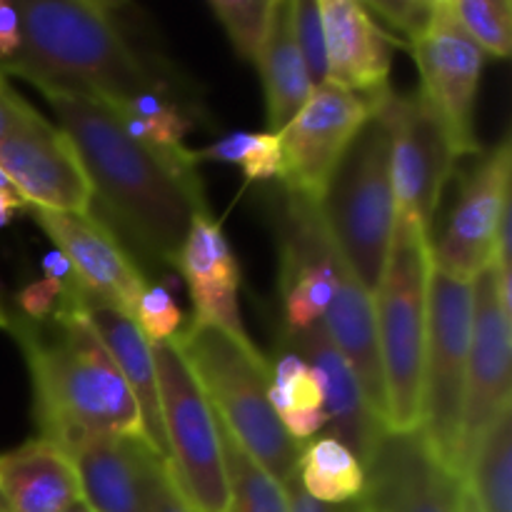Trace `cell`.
<instances>
[{"label":"cell","instance_id":"cell-1","mask_svg":"<svg viewBox=\"0 0 512 512\" xmlns=\"http://www.w3.org/2000/svg\"><path fill=\"white\" fill-rule=\"evenodd\" d=\"M73 143L105 223L148 263L173 265L195 215L208 213L198 168L130 138L108 103L40 88Z\"/></svg>","mask_w":512,"mask_h":512},{"label":"cell","instance_id":"cell-2","mask_svg":"<svg viewBox=\"0 0 512 512\" xmlns=\"http://www.w3.org/2000/svg\"><path fill=\"white\" fill-rule=\"evenodd\" d=\"M85 305L88 298L75 285L45 323L8 313V333L18 340L30 370L38 438L50 440L68 455L98 438L148 443L138 403L95 335Z\"/></svg>","mask_w":512,"mask_h":512},{"label":"cell","instance_id":"cell-3","mask_svg":"<svg viewBox=\"0 0 512 512\" xmlns=\"http://www.w3.org/2000/svg\"><path fill=\"white\" fill-rule=\"evenodd\" d=\"M23 43L0 63L35 88H58L115 105L155 90L178 93L165 65L140 53L115 20V5L100 0H23Z\"/></svg>","mask_w":512,"mask_h":512},{"label":"cell","instance_id":"cell-4","mask_svg":"<svg viewBox=\"0 0 512 512\" xmlns=\"http://www.w3.org/2000/svg\"><path fill=\"white\" fill-rule=\"evenodd\" d=\"M430 273L433 230L413 215L398 213L383 275L370 295L388 400V430L395 433L420 428Z\"/></svg>","mask_w":512,"mask_h":512},{"label":"cell","instance_id":"cell-5","mask_svg":"<svg viewBox=\"0 0 512 512\" xmlns=\"http://www.w3.org/2000/svg\"><path fill=\"white\" fill-rule=\"evenodd\" d=\"M223 428L280 485L298 473L300 445L290 440L270 405V363L220 330L185 323L173 340Z\"/></svg>","mask_w":512,"mask_h":512},{"label":"cell","instance_id":"cell-6","mask_svg":"<svg viewBox=\"0 0 512 512\" xmlns=\"http://www.w3.org/2000/svg\"><path fill=\"white\" fill-rule=\"evenodd\" d=\"M318 208L340 260L373 295L398 220L390 180V130L380 108L335 165Z\"/></svg>","mask_w":512,"mask_h":512},{"label":"cell","instance_id":"cell-7","mask_svg":"<svg viewBox=\"0 0 512 512\" xmlns=\"http://www.w3.org/2000/svg\"><path fill=\"white\" fill-rule=\"evenodd\" d=\"M168 470L193 512H230L218 418L173 343L153 345Z\"/></svg>","mask_w":512,"mask_h":512},{"label":"cell","instance_id":"cell-8","mask_svg":"<svg viewBox=\"0 0 512 512\" xmlns=\"http://www.w3.org/2000/svg\"><path fill=\"white\" fill-rule=\"evenodd\" d=\"M473 310V283H463L433 268L428 288L420 430L440 463L455 475H458Z\"/></svg>","mask_w":512,"mask_h":512},{"label":"cell","instance_id":"cell-9","mask_svg":"<svg viewBox=\"0 0 512 512\" xmlns=\"http://www.w3.org/2000/svg\"><path fill=\"white\" fill-rule=\"evenodd\" d=\"M270 220L280 258L283 330L298 333L325 318L343 260L325 230L318 200L280 185L278 193L270 195Z\"/></svg>","mask_w":512,"mask_h":512},{"label":"cell","instance_id":"cell-10","mask_svg":"<svg viewBox=\"0 0 512 512\" xmlns=\"http://www.w3.org/2000/svg\"><path fill=\"white\" fill-rule=\"evenodd\" d=\"M380 110L390 130L395 208L433 230L445 185L460 160L453 135L420 90L405 95L390 90Z\"/></svg>","mask_w":512,"mask_h":512},{"label":"cell","instance_id":"cell-11","mask_svg":"<svg viewBox=\"0 0 512 512\" xmlns=\"http://www.w3.org/2000/svg\"><path fill=\"white\" fill-rule=\"evenodd\" d=\"M393 90V88H390ZM365 95L340 85H315L308 103L278 135L283 153L280 185L293 193L320 200L335 165L345 155L355 135L378 113L385 95Z\"/></svg>","mask_w":512,"mask_h":512},{"label":"cell","instance_id":"cell-12","mask_svg":"<svg viewBox=\"0 0 512 512\" xmlns=\"http://www.w3.org/2000/svg\"><path fill=\"white\" fill-rule=\"evenodd\" d=\"M460 180L455 205L433 240V268L463 283H475L493 258L500 220L510 208V138L473 155Z\"/></svg>","mask_w":512,"mask_h":512},{"label":"cell","instance_id":"cell-13","mask_svg":"<svg viewBox=\"0 0 512 512\" xmlns=\"http://www.w3.org/2000/svg\"><path fill=\"white\" fill-rule=\"evenodd\" d=\"M420 73V93L448 125L460 158L478 155L475 138V98L485 53L460 28L448 0H435L428 30L410 45Z\"/></svg>","mask_w":512,"mask_h":512},{"label":"cell","instance_id":"cell-14","mask_svg":"<svg viewBox=\"0 0 512 512\" xmlns=\"http://www.w3.org/2000/svg\"><path fill=\"white\" fill-rule=\"evenodd\" d=\"M35 223L65 255L88 303L120 310L133 318L135 303L148 288L133 250L100 215L28 208Z\"/></svg>","mask_w":512,"mask_h":512},{"label":"cell","instance_id":"cell-15","mask_svg":"<svg viewBox=\"0 0 512 512\" xmlns=\"http://www.w3.org/2000/svg\"><path fill=\"white\" fill-rule=\"evenodd\" d=\"M473 293V335H470L463 428H460L458 445L460 480H465L470 458L485 430L512 405V315L505 313L500 305L490 265L475 278Z\"/></svg>","mask_w":512,"mask_h":512},{"label":"cell","instance_id":"cell-16","mask_svg":"<svg viewBox=\"0 0 512 512\" xmlns=\"http://www.w3.org/2000/svg\"><path fill=\"white\" fill-rule=\"evenodd\" d=\"M0 168L28 208L93 210V188L73 143L40 113L0 140Z\"/></svg>","mask_w":512,"mask_h":512},{"label":"cell","instance_id":"cell-17","mask_svg":"<svg viewBox=\"0 0 512 512\" xmlns=\"http://www.w3.org/2000/svg\"><path fill=\"white\" fill-rule=\"evenodd\" d=\"M463 485L423 430H385L365 463L363 500L370 512H458Z\"/></svg>","mask_w":512,"mask_h":512},{"label":"cell","instance_id":"cell-18","mask_svg":"<svg viewBox=\"0 0 512 512\" xmlns=\"http://www.w3.org/2000/svg\"><path fill=\"white\" fill-rule=\"evenodd\" d=\"M173 268L188 283L193 323L208 325L245 348H255L240 315V263L220 223H215L208 213L193 218Z\"/></svg>","mask_w":512,"mask_h":512},{"label":"cell","instance_id":"cell-19","mask_svg":"<svg viewBox=\"0 0 512 512\" xmlns=\"http://www.w3.org/2000/svg\"><path fill=\"white\" fill-rule=\"evenodd\" d=\"M280 343L290 345L295 353L303 355L310 368L315 370L320 390H323L325 428H330L328 435L348 445L350 453L365 468L380 435L388 428L373 413L358 375L343 358V353L335 348L323 320L310 325L308 330H298V333L280 330Z\"/></svg>","mask_w":512,"mask_h":512},{"label":"cell","instance_id":"cell-20","mask_svg":"<svg viewBox=\"0 0 512 512\" xmlns=\"http://www.w3.org/2000/svg\"><path fill=\"white\" fill-rule=\"evenodd\" d=\"M325 33V83L365 95L390 90V35L358 0H318ZM395 43V40H393Z\"/></svg>","mask_w":512,"mask_h":512},{"label":"cell","instance_id":"cell-21","mask_svg":"<svg viewBox=\"0 0 512 512\" xmlns=\"http://www.w3.org/2000/svg\"><path fill=\"white\" fill-rule=\"evenodd\" d=\"M0 500L5 512H65L83 500L73 458L35 438L0 455Z\"/></svg>","mask_w":512,"mask_h":512},{"label":"cell","instance_id":"cell-22","mask_svg":"<svg viewBox=\"0 0 512 512\" xmlns=\"http://www.w3.org/2000/svg\"><path fill=\"white\" fill-rule=\"evenodd\" d=\"M90 325L100 338L103 348L118 365L133 393L135 403L140 408V420H143L145 438L158 458L168 463V445H165L163 433V415H160V395H158V370H155L153 345L145 340L140 328L130 315L120 310L105 308V305L88 303L85 305Z\"/></svg>","mask_w":512,"mask_h":512},{"label":"cell","instance_id":"cell-23","mask_svg":"<svg viewBox=\"0 0 512 512\" xmlns=\"http://www.w3.org/2000/svg\"><path fill=\"white\" fill-rule=\"evenodd\" d=\"M263 78L268 133H280L308 103L315 85L300 55L293 28V0H275L268 35L255 63Z\"/></svg>","mask_w":512,"mask_h":512},{"label":"cell","instance_id":"cell-24","mask_svg":"<svg viewBox=\"0 0 512 512\" xmlns=\"http://www.w3.org/2000/svg\"><path fill=\"white\" fill-rule=\"evenodd\" d=\"M140 443L138 438H98L70 453L90 510L148 512L138 468Z\"/></svg>","mask_w":512,"mask_h":512},{"label":"cell","instance_id":"cell-25","mask_svg":"<svg viewBox=\"0 0 512 512\" xmlns=\"http://www.w3.org/2000/svg\"><path fill=\"white\" fill-rule=\"evenodd\" d=\"M270 405L290 440L303 448L325 428L323 390L308 360L278 340L270 365Z\"/></svg>","mask_w":512,"mask_h":512},{"label":"cell","instance_id":"cell-26","mask_svg":"<svg viewBox=\"0 0 512 512\" xmlns=\"http://www.w3.org/2000/svg\"><path fill=\"white\" fill-rule=\"evenodd\" d=\"M295 475L300 488L325 505L353 503L365 493V468L333 435H318L303 445Z\"/></svg>","mask_w":512,"mask_h":512},{"label":"cell","instance_id":"cell-27","mask_svg":"<svg viewBox=\"0 0 512 512\" xmlns=\"http://www.w3.org/2000/svg\"><path fill=\"white\" fill-rule=\"evenodd\" d=\"M463 483L480 512H512V405L485 430Z\"/></svg>","mask_w":512,"mask_h":512},{"label":"cell","instance_id":"cell-28","mask_svg":"<svg viewBox=\"0 0 512 512\" xmlns=\"http://www.w3.org/2000/svg\"><path fill=\"white\" fill-rule=\"evenodd\" d=\"M218 428L228 473L230 512H290L285 485H280L258 460L250 458L220 420Z\"/></svg>","mask_w":512,"mask_h":512},{"label":"cell","instance_id":"cell-29","mask_svg":"<svg viewBox=\"0 0 512 512\" xmlns=\"http://www.w3.org/2000/svg\"><path fill=\"white\" fill-rule=\"evenodd\" d=\"M193 163H225L240 168L250 183H273L283 178V153L275 133H248L235 130L213 140L205 148L193 150Z\"/></svg>","mask_w":512,"mask_h":512},{"label":"cell","instance_id":"cell-30","mask_svg":"<svg viewBox=\"0 0 512 512\" xmlns=\"http://www.w3.org/2000/svg\"><path fill=\"white\" fill-rule=\"evenodd\" d=\"M460 28L485 55L508 58L512 50L510 0H448Z\"/></svg>","mask_w":512,"mask_h":512},{"label":"cell","instance_id":"cell-31","mask_svg":"<svg viewBox=\"0 0 512 512\" xmlns=\"http://www.w3.org/2000/svg\"><path fill=\"white\" fill-rule=\"evenodd\" d=\"M273 3L275 0H210L208 3L210 13L223 25L235 53L245 63H258L268 35Z\"/></svg>","mask_w":512,"mask_h":512},{"label":"cell","instance_id":"cell-32","mask_svg":"<svg viewBox=\"0 0 512 512\" xmlns=\"http://www.w3.org/2000/svg\"><path fill=\"white\" fill-rule=\"evenodd\" d=\"M133 320L145 335L150 345L173 343L185 328V315L180 305L175 303V295L170 293L168 283L148 285L135 303Z\"/></svg>","mask_w":512,"mask_h":512},{"label":"cell","instance_id":"cell-33","mask_svg":"<svg viewBox=\"0 0 512 512\" xmlns=\"http://www.w3.org/2000/svg\"><path fill=\"white\" fill-rule=\"evenodd\" d=\"M363 5L380 28L395 30L398 38H403L400 43L410 48L428 30L435 0H365Z\"/></svg>","mask_w":512,"mask_h":512},{"label":"cell","instance_id":"cell-34","mask_svg":"<svg viewBox=\"0 0 512 512\" xmlns=\"http://www.w3.org/2000/svg\"><path fill=\"white\" fill-rule=\"evenodd\" d=\"M293 28L310 80L313 85H323L328 78V60H325V33L318 0H293Z\"/></svg>","mask_w":512,"mask_h":512},{"label":"cell","instance_id":"cell-35","mask_svg":"<svg viewBox=\"0 0 512 512\" xmlns=\"http://www.w3.org/2000/svg\"><path fill=\"white\" fill-rule=\"evenodd\" d=\"M138 468L148 512H193L175 488L168 463L158 458L145 440L138 445Z\"/></svg>","mask_w":512,"mask_h":512},{"label":"cell","instance_id":"cell-36","mask_svg":"<svg viewBox=\"0 0 512 512\" xmlns=\"http://www.w3.org/2000/svg\"><path fill=\"white\" fill-rule=\"evenodd\" d=\"M75 285H78V280L65 285L60 283V280L48 278V275H43L40 280H30L28 285H23V288L15 293L13 315L30 320V323H45V320H50L55 315L60 298H63L70 288H75Z\"/></svg>","mask_w":512,"mask_h":512},{"label":"cell","instance_id":"cell-37","mask_svg":"<svg viewBox=\"0 0 512 512\" xmlns=\"http://www.w3.org/2000/svg\"><path fill=\"white\" fill-rule=\"evenodd\" d=\"M38 110L8 83V75L0 70V140L8 133H13L15 128L30 120Z\"/></svg>","mask_w":512,"mask_h":512},{"label":"cell","instance_id":"cell-38","mask_svg":"<svg viewBox=\"0 0 512 512\" xmlns=\"http://www.w3.org/2000/svg\"><path fill=\"white\" fill-rule=\"evenodd\" d=\"M285 495H288V510L290 512H370L365 500H353V503H343V505H325L318 503V500L310 498L298 483V475L285 483Z\"/></svg>","mask_w":512,"mask_h":512},{"label":"cell","instance_id":"cell-39","mask_svg":"<svg viewBox=\"0 0 512 512\" xmlns=\"http://www.w3.org/2000/svg\"><path fill=\"white\" fill-rule=\"evenodd\" d=\"M23 43V28H20V13L15 3L0 0V63L13 58Z\"/></svg>","mask_w":512,"mask_h":512},{"label":"cell","instance_id":"cell-40","mask_svg":"<svg viewBox=\"0 0 512 512\" xmlns=\"http://www.w3.org/2000/svg\"><path fill=\"white\" fill-rule=\"evenodd\" d=\"M28 210V203L20 198L18 193H10V190H0V230L8 228L15 220V215Z\"/></svg>","mask_w":512,"mask_h":512},{"label":"cell","instance_id":"cell-41","mask_svg":"<svg viewBox=\"0 0 512 512\" xmlns=\"http://www.w3.org/2000/svg\"><path fill=\"white\" fill-rule=\"evenodd\" d=\"M458 512H480L478 503H475L473 493L463 485V493H460V510Z\"/></svg>","mask_w":512,"mask_h":512},{"label":"cell","instance_id":"cell-42","mask_svg":"<svg viewBox=\"0 0 512 512\" xmlns=\"http://www.w3.org/2000/svg\"><path fill=\"white\" fill-rule=\"evenodd\" d=\"M8 325H10V315L8 310H5L3 300H0V330H8Z\"/></svg>","mask_w":512,"mask_h":512},{"label":"cell","instance_id":"cell-43","mask_svg":"<svg viewBox=\"0 0 512 512\" xmlns=\"http://www.w3.org/2000/svg\"><path fill=\"white\" fill-rule=\"evenodd\" d=\"M0 190H10V193H15L13 183H10V180H8V175L3 173V168H0Z\"/></svg>","mask_w":512,"mask_h":512},{"label":"cell","instance_id":"cell-44","mask_svg":"<svg viewBox=\"0 0 512 512\" xmlns=\"http://www.w3.org/2000/svg\"><path fill=\"white\" fill-rule=\"evenodd\" d=\"M65 512H93V510L88 508V503H85V500H78V503L70 505V508L65 510Z\"/></svg>","mask_w":512,"mask_h":512},{"label":"cell","instance_id":"cell-45","mask_svg":"<svg viewBox=\"0 0 512 512\" xmlns=\"http://www.w3.org/2000/svg\"><path fill=\"white\" fill-rule=\"evenodd\" d=\"M0 512H5V505H3V500H0Z\"/></svg>","mask_w":512,"mask_h":512}]
</instances>
